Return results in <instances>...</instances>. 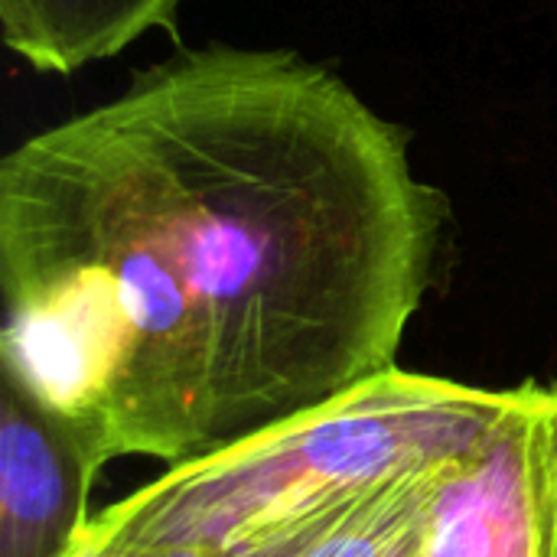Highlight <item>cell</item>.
Wrapping results in <instances>:
<instances>
[{"label":"cell","mask_w":557,"mask_h":557,"mask_svg":"<svg viewBox=\"0 0 557 557\" xmlns=\"http://www.w3.org/2000/svg\"><path fill=\"white\" fill-rule=\"evenodd\" d=\"M509 398L512 392L392 366L323 405L170 467L88 529L124 545L242 557L372 486L467 454Z\"/></svg>","instance_id":"7a4b0ae2"},{"label":"cell","mask_w":557,"mask_h":557,"mask_svg":"<svg viewBox=\"0 0 557 557\" xmlns=\"http://www.w3.org/2000/svg\"><path fill=\"white\" fill-rule=\"evenodd\" d=\"M65 557H219L199 548H180V545H124V542H108L85 529L78 542L69 548Z\"/></svg>","instance_id":"52a82bcc"},{"label":"cell","mask_w":557,"mask_h":557,"mask_svg":"<svg viewBox=\"0 0 557 557\" xmlns=\"http://www.w3.org/2000/svg\"><path fill=\"white\" fill-rule=\"evenodd\" d=\"M447 215L336 72L180 52L3 157V382L186 463L392 369Z\"/></svg>","instance_id":"6da1fadb"},{"label":"cell","mask_w":557,"mask_h":557,"mask_svg":"<svg viewBox=\"0 0 557 557\" xmlns=\"http://www.w3.org/2000/svg\"><path fill=\"white\" fill-rule=\"evenodd\" d=\"M183 0H0L10 52L36 72L69 75L111 59L150 29L176 33Z\"/></svg>","instance_id":"8992f818"},{"label":"cell","mask_w":557,"mask_h":557,"mask_svg":"<svg viewBox=\"0 0 557 557\" xmlns=\"http://www.w3.org/2000/svg\"><path fill=\"white\" fill-rule=\"evenodd\" d=\"M552 388H555V398H557V382H555V385H552Z\"/></svg>","instance_id":"ba28073f"},{"label":"cell","mask_w":557,"mask_h":557,"mask_svg":"<svg viewBox=\"0 0 557 557\" xmlns=\"http://www.w3.org/2000/svg\"><path fill=\"white\" fill-rule=\"evenodd\" d=\"M108 457L0 379V557H65Z\"/></svg>","instance_id":"277c9868"},{"label":"cell","mask_w":557,"mask_h":557,"mask_svg":"<svg viewBox=\"0 0 557 557\" xmlns=\"http://www.w3.org/2000/svg\"><path fill=\"white\" fill-rule=\"evenodd\" d=\"M428 557H557V398L525 382L490 434L447 463Z\"/></svg>","instance_id":"3957f363"},{"label":"cell","mask_w":557,"mask_h":557,"mask_svg":"<svg viewBox=\"0 0 557 557\" xmlns=\"http://www.w3.org/2000/svg\"><path fill=\"white\" fill-rule=\"evenodd\" d=\"M447 463L372 486L242 557H428L434 496Z\"/></svg>","instance_id":"5b68a950"}]
</instances>
